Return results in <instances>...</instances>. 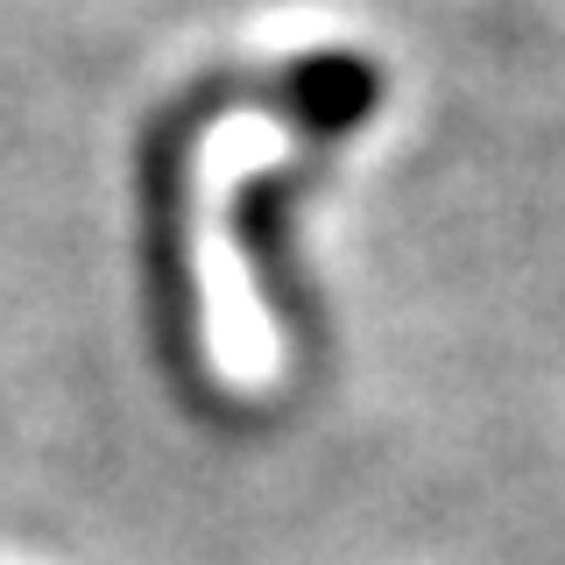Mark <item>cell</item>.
<instances>
[{"mask_svg":"<svg viewBox=\"0 0 565 565\" xmlns=\"http://www.w3.org/2000/svg\"><path fill=\"white\" fill-rule=\"evenodd\" d=\"M382 99V71L361 50H311L297 71L262 85L241 114L212 120L191 149L184 177V220H191V282H199V332L205 361L226 388H269L282 375V340L269 326L255 276H247L241 234H234V191L247 170L290 163L311 141H332L361 128Z\"/></svg>","mask_w":565,"mask_h":565,"instance_id":"obj_1","label":"cell"}]
</instances>
